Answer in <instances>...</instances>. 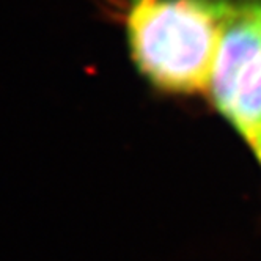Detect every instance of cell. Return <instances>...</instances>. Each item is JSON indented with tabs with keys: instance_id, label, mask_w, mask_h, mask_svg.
<instances>
[{
	"instance_id": "1",
	"label": "cell",
	"mask_w": 261,
	"mask_h": 261,
	"mask_svg": "<svg viewBox=\"0 0 261 261\" xmlns=\"http://www.w3.org/2000/svg\"><path fill=\"white\" fill-rule=\"evenodd\" d=\"M231 0H130L129 46L154 85L176 93L210 88Z\"/></svg>"
},
{
	"instance_id": "2",
	"label": "cell",
	"mask_w": 261,
	"mask_h": 261,
	"mask_svg": "<svg viewBox=\"0 0 261 261\" xmlns=\"http://www.w3.org/2000/svg\"><path fill=\"white\" fill-rule=\"evenodd\" d=\"M210 90L219 110L253 145L261 137V25L255 4L238 2L227 21Z\"/></svg>"
},
{
	"instance_id": "3",
	"label": "cell",
	"mask_w": 261,
	"mask_h": 261,
	"mask_svg": "<svg viewBox=\"0 0 261 261\" xmlns=\"http://www.w3.org/2000/svg\"><path fill=\"white\" fill-rule=\"evenodd\" d=\"M253 146V150H255V154H256V158H258V161H259V164H261V137L252 145Z\"/></svg>"
},
{
	"instance_id": "4",
	"label": "cell",
	"mask_w": 261,
	"mask_h": 261,
	"mask_svg": "<svg viewBox=\"0 0 261 261\" xmlns=\"http://www.w3.org/2000/svg\"><path fill=\"white\" fill-rule=\"evenodd\" d=\"M255 13H256V19L261 25V2H256L255 4Z\"/></svg>"
}]
</instances>
